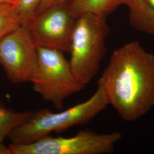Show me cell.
<instances>
[{
	"instance_id": "cell-1",
	"label": "cell",
	"mask_w": 154,
	"mask_h": 154,
	"mask_svg": "<svg viewBox=\"0 0 154 154\" xmlns=\"http://www.w3.org/2000/svg\"><path fill=\"white\" fill-rule=\"evenodd\" d=\"M98 86L123 121H137L154 107V53L136 40L122 45L111 54Z\"/></svg>"
},
{
	"instance_id": "cell-2",
	"label": "cell",
	"mask_w": 154,
	"mask_h": 154,
	"mask_svg": "<svg viewBox=\"0 0 154 154\" xmlns=\"http://www.w3.org/2000/svg\"><path fill=\"white\" fill-rule=\"evenodd\" d=\"M109 106L103 89L99 86L86 101L67 110L54 112L48 109L30 112L27 118L16 127L8 139L13 144H28L50 135L63 132L72 127L88 123Z\"/></svg>"
},
{
	"instance_id": "cell-3",
	"label": "cell",
	"mask_w": 154,
	"mask_h": 154,
	"mask_svg": "<svg viewBox=\"0 0 154 154\" xmlns=\"http://www.w3.org/2000/svg\"><path fill=\"white\" fill-rule=\"evenodd\" d=\"M109 32L106 16L88 13L75 19L69 61L77 79L85 86L99 71Z\"/></svg>"
},
{
	"instance_id": "cell-4",
	"label": "cell",
	"mask_w": 154,
	"mask_h": 154,
	"mask_svg": "<svg viewBox=\"0 0 154 154\" xmlns=\"http://www.w3.org/2000/svg\"><path fill=\"white\" fill-rule=\"evenodd\" d=\"M37 69L30 82L33 89L44 100L61 110L68 97L85 86L77 79L64 53L45 48H37Z\"/></svg>"
},
{
	"instance_id": "cell-5",
	"label": "cell",
	"mask_w": 154,
	"mask_h": 154,
	"mask_svg": "<svg viewBox=\"0 0 154 154\" xmlns=\"http://www.w3.org/2000/svg\"><path fill=\"white\" fill-rule=\"evenodd\" d=\"M122 133L81 130L71 137L50 135L28 144L9 146L11 154H108L114 152Z\"/></svg>"
},
{
	"instance_id": "cell-6",
	"label": "cell",
	"mask_w": 154,
	"mask_h": 154,
	"mask_svg": "<svg viewBox=\"0 0 154 154\" xmlns=\"http://www.w3.org/2000/svg\"><path fill=\"white\" fill-rule=\"evenodd\" d=\"M75 22L66 2H63L35 14L23 26L37 48L69 53Z\"/></svg>"
},
{
	"instance_id": "cell-7",
	"label": "cell",
	"mask_w": 154,
	"mask_h": 154,
	"mask_svg": "<svg viewBox=\"0 0 154 154\" xmlns=\"http://www.w3.org/2000/svg\"><path fill=\"white\" fill-rule=\"evenodd\" d=\"M37 61V47L23 25L0 40V65L11 83L31 82Z\"/></svg>"
},
{
	"instance_id": "cell-8",
	"label": "cell",
	"mask_w": 154,
	"mask_h": 154,
	"mask_svg": "<svg viewBox=\"0 0 154 154\" xmlns=\"http://www.w3.org/2000/svg\"><path fill=\"white\" fill-rule=\"evenodd\" d=\"M129 9V20L139 32L154 36V0H124Z\"/></svg>"
},
{
	"instance_id": "cell-9",
	"label": "cell",
	"mask_w": 154,
	"mask_h": 154,
	"mask_svg": "<svg viewBox=\"0 0 154 154\" xmlns=\"http://www.w3.org/2000/svg\"><path fill=\"white\" fill-rule=\"evenodd\" d=\"M124 0H67L69 10L76 19L85 13H93L106 16L119 6Z\"/></svg>"
},
{
	"instance_id": "cell-10",
	"label": "cell",
	"mask_w": 154,
	"mask_h": 154,
	"mask_svg": "<svg viewBox=\"0 0 154 154\" xmlns=\"http://www.w3.org/2000/svg\"><path fill=\"white\" fill-rule=\"evenodd\" d=\"M29 114V111H17L0 104V143H4L10 134L27 118Z\"/></svg>"
},
{
	"instance_id": "cell-11",
	"label": "cell",
	"mask_w": 154,
	"mask_h": 154,
	"mask_svg": "<svg viewBox=\"0 0 154 154\" xmlns=\"http://www.w3.org/2000/svg\"><path fill=\"white\" fill-rule=\"evenodd\" d=\"M21 25L15 5L0 4V40Z\"/></svg>"
},
{
	"instance_id": "cell-12",
	"label": "cell",
	"mask_w": 154,
	"mask_h": 154,
	"mask_svg": "<svg viewBox=\"0 0 154 154\" xmlns=\"http://www.w3.org/2000/svg\"><path fill=\"white\" fill-rule=\"evenodd\" d=\"M42 0H17L15 7L22 25L35 16Z\"/></svg>"
},
{
	"instance_id": "cell-13",
	"label": "cell",
	"mask_w": 154,
	"mask_h": 154,
	"mask_svg": "<svg viewBox=\"0 0 154 154\" xmlns=\"http://www.w3.org/2000/svg\"><path fill=\"white\" fill-rule=\"evenodd\" d=\"M67 1V0H42L37 9V11H36L35 14L44 11L51 6L57 4L66 2Z\"/></svg>"
},
{
	"instance_id": "cell-14",
	"label": "cell",
	"mask_w": 154,
	"mask_h": 154,
	"mask_svg": "<svg viewBox=\"0 0 154 154\" xmlns=\"http://www.w3.org/2000/svg\"><path fill=\"white\" fill-rule=\"evenodd\" d=\"M0 154H11L9 146H6L4 143H0Z\"/></svg>"
},
{
	"instance_id": "cell-15",
	"label": "cell",
	"mask_w": 154,
	"mask_h": 154,
	"mask_svg": "<svg viewBox=\"0 0 154 154\" xmlns=\"http://www.w3.org/2000/svg\"><path fill=\"white\" fill-rule=\"evenodd\" d=\"M17 0H0V4H11L15 5Z\"/></svg>"
}]
</instances>
